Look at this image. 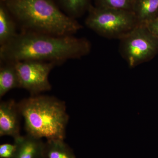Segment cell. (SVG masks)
<instances>
[{
	"instance_id": "obj_13",
	"label": "cell",
	"mask_w": 158,
	"mask_h": 158,
	"mask_svg": "<svg viewBox=\"0 0 158 158\" xmlns=\"http://www.w3.org/2000/svg\"><path fill=\"white\" fill-rule=\"evenodd\" d=\"M64 13L72 18L80 17L88 11L92 5L91 0H55Z\"/></svg>"
},
{
	"instance_id": "obj_6",
	"label": "cell",
	"mask_w": 158,
	"mask_h": 158,
	"mask_svg": "<svg viewBox=\"0 0 158 158\" xmlns=\"http://www.w3.org/2000/svg\"><path fill=\"white\" fill-rule=\"evenodd\" d=\"M14 63L19 77L21 88L28 91L31 96L52 89L48 76L52 69L58 65L56 63L32 60Z\"/></svg>"
},
{
	"instance_id": "obj_1",
	"label": "cell",
	"mask_w": 158,
	"mask_h": 158,
	"mask_svg": "<svg viewBox=\"0 0 158 158\" xmlns=\"http://www.w3.org/2000/svg\"><path fill=\"white\" fill-rule=\"evenodd\" d=\"M91 49L90 43L86 38L21 31L11 41L1 46L0 60L53 62L59 65L69 59L87 56Z\"/></svg>"
},
{
	"instance_id": "obj_2",
	"label": "cell",
	"mask_w": 158,
	"mask_h": 158,
	"mask_svg": "<svg viewBox=\"0 0 158 158\" xmlns=\"http://www.w3.org/2000/svg\"><path fill=\"white\" fill-rule=\"evenodd\" d=\"M21 31L73 35L82 26L62 11L55 0H2Z\"/></svg>"
},
{
	"instance_id": "obj_10",
	"label": "cell",
	"mask_w": 158,
	"mask_h": 158,
	"mask_svg": "<svg viewBox=\"0 0 158 158\" xmlns=\"http://www.w3.org/2000/svg\"><path fill=\"white\" fill-rule=\"evenodd\" d=\"M132 12L139 25H146L158 17V0H135Z\"/></svg>"
},
{
	"instance_id": "obj_7",
	"label": "cell",
	"mask_w": 158,
	"mask_h": 158,
	"mask_svg": "<svg viewBox=\"0 0 158 158\" xmlns=\"http://www.w3.org/2000/svg\"><path fill=\"white\" fill-rule=\"evenodd\" d=\"M21 114L18 103L13 100L0 103V136H9L14 140L20 135V120Z\"/></svg>"
},
{
	"instance_id": "obj_9",
	"label": "cell",
	"mask_w": 158,
	"mask_h": 158,
	"mask_svg": "<svg viewBox=\"0 0 158 158\" xmlns=\"http://www.w3.org/2000/svg\"><path fill=\"white\" fill-rule=\"evenodd\" d=\"M17 23L4 2L0 0V45H4L15 38L19 33Z\"/></svg>"
},
{
	"instance_id": "obj_14",
	"label": "cell",
	"mask_w": 158,
	"mask_h": 158,
	"mask_svg": "<svg viewBox=\"0 0 158 158\" xmlns=\"http://www.w3.org/2000/svg\"><path fill=\"white\" fill-rule=\"evenodd\" d=\"M135 0H94L95 7L132 11Z\"/></svg>"
},
{
	"instance_id": "obj_5",
	"label": "cell",
	"mask_w": 158,
	"mask_h": 158,
	"mask_svg": "<svg viewBox=\"0 0 158 158\" xmlns=\"http://www.w3.org/2000/svg\"><path fill=\"white\" fill-rule=\"evenodd\" d=\"M119 52L130 68H134L157 55L158 40L145 25H138L120 40Z\"/></svg>"
},
{
	"instance_id": "obj_11",
	"label": "cell",
	"mask_w": 158,
	"mask_h": 158,
	"mask_svg": "<svg viewBox=\"0 0 158 158\" xmlns=\"http://www.w3.org/2000/svg\"><path fill=\"white\" fill-rule=\"evenodd\" d=\"M0 97L12 89L21 88L19 77L14 62H1Z\"/></svg>"
},
{
	"instance_id": "obj_12",
	"label": "cell",
	"mask_w": 158,
	"mask_h": 158,
	"mask_svg": "<svg viewBox=\"0 0 158 158\" xmlns=\"http://www.w3.org/2000/svg\"><path fill=\"white\" fill-rule=\"evenodd\" d=\"M43 158H76L64 139L47 140L44 143Z\"/></svg>"
},
{
	"instance_id": "obj_16",
	"label": "cell",
	"mask_w": 158,
	"mask_h": 158,
	"mask_svg": "<svg viewBox=\"0 0 158 158\" xmlns=\"http://www.w3.org/2000/svg\"><path fill=\"white\" fill-rule=\"evenodd\" d=\"M150 32L158 40V17L146 25Z\"/></svg>"
},
{
	"instance_id": "obj_8",
	"label": "cell",
	"mask_w": 158,
	"mask_h": 158,
	"mask_svg": "<svg viewBox=\"0 0 158 158\" xmlns=\"http://www.w3.org/2000/svg\"><path fill=\"white\" fill-rule=\"evenodd\" d=\"M16 148L12 158H43L44 145L40 138L29 134L14 140Z\"/></svg>"
},
{
	"instance_id": "obj_3",
	"label": "cell",
	"mask_w": 158,
	"mask_h": 158,
	"mask_svg": "<svg viewBox=\"0 0 158 158\" xmlns=\"http://www.w3.org/2000/svg\"><path fill=\"white\" fill-rule=\"evenodd\" d=\"M18 106L27 134L47 140L65 139L69 119L65 102L38 94L22 100Z\"/></svg>"
},
{
	"instance_id": "obj_15",
	"label": "cell",
	"mask_w": 158,
	"mask_h": 158,
	"mask_svg": "<svg viewBox=\"0 0 158 158\" xmlns=\"http://www.w3.org/2000/svg\"><path fill=\"white\" fill-rule=\"evenodd\" d=\"M16 144H4L0 145V157L1 158H12L14 156Z\"/></svg>"
},
{
	"instance_id": "obj_4",
	"label": "cell",
	"mask_w": 158,
	"mask_h": 158,
	"mask_svg": "<svg viewBox=\"0 0 158 158\" xmlns=\"http://www.w3.org/2000/svg\"><path fill=\"white\" fill-rule=\"evenodd\" d=\"M85 24L96 34L111 39L120 40L139 24L131 11L91 6Z\"/></svg>"
}]
</instances>
